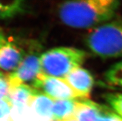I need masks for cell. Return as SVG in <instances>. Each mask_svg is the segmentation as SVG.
Masks as SVG:
<instances>
[{"label":"cell","instance_id":"obj_1","mask_svg":"<svg viewBox=\"0 0 122 121\" xmlns=\"http://www.w3.org/2000/svg\"><path fill=\"white\" fill-rule=\"evenodd\" d=\"M119 4L116 0L67 1L60 6L59 15L67 25L88 28L113 18Z\"/></svg>","mask_w":122,"mask_h":121},{"label":"cell","instance_id":"obj_2","mask_svg":"<svg viewBox=\"0 0 122 121\" xmlns=\"http://www.w3.org/2000/svg\"><path fill=\"white\" fill-rule=\"evenodd\" d=\"M86 41L92 52L102 58L122 57V22H110L95 28Z\"/></svg>","mask_w":122,"mask_h":121},{"label":"cell","instance_id":"obj_3","mask_svg":"<svg viewBox=\"0 0 122 121\" xmlns=\"http://www.w3.org/2000/svg\"><path fill=\"white\" fill-rule=\"evenodd\" d=\"M86 57V52L73 48H53L40 56L41 72L48 76L65 78L71 71L80 67Z\"/></svg>","mask_w":122,"mask_h":121},{"label":"cell","instance_id":"obj_4","mask_svg":"<svg viewBox=\"0 0 122 121\" xmlns=\"http://www.w3.org/2000/svg\"><path fill=\"white\" fill-rule=\"evenodd\" d=\"M32 87L53 100H86L83 95L71 87L65 78L51 77L40 72Z\"/></svg>","mask_w":122,"mask_h":121},{"label":"cell","instance_id":"obj_5","mask_svg":"<svg viewBox=\"0 0 122 121\" xmlns=\"http://www.w3.org/2000/svg\"><path fill=\"white\" fill-rule=\"evenodd\" d=\"M40 54L35 49L31 51L23 59L18 68L6 76L9 90L25 82L34 81L41 72Z\"/></svg>","mask_w":122,"mask_h":121},{"label":"cell","instance_id":"obj_6","mask_svg":"<svg viewBox=\"0 0 122 121\" xmlns=\"http://www.w3.org/2000/svg\"><path fill=\"white\" fill-rule=\"evenodd\" d=\"M24 58V51L11 40L0 46V68L6 71H15Z\"/></svg>","mask_w":122,"mask_h":121},{"label":"cell","instance_id":"obj_7","mask_svg":"<svg viewBox=\"0 0 122 121\" xmlns=\"http://www.w3.org/2000/svg\"><path fill=\"white\" fill-rule=\"evenodd\" d=\"M53 100L39 92L28 102V107L36 121H53Z\"/></svg>","mask_w":122,"mask_h":121},{"label":"cell","instance_id":"obj_8","mask_svg":"<svg viewBox=\"0 0 122 121\" xmlns=\"http://www.w3.org/2000/svg\"><path fill=\"white\" fill-rule=\"evenodd\" d=\"M65 79L71 87L87 98H89V93L94 83L91 74L81 68H77L71 71Z\"/></svg>","mask_w":122,"mask_h":121},{"label":"cell","instance_id":"obj_9","mask_svg":"<svg viewBox=\"0 0 122 121\" xmlns=\"http://www.w3.org/2000/svg\"><path fill=\"white\" fill-rule=\"evenodd\" d=\"M106 107L88 99L78 100L76 103L74 118L77 121H95Z\"/></svg>","mask_w":122,"mask_h":121},{"label":"cell","instance_id":"obj_10","mask_svg":"<svg viewBox=\"0 0 122 121\" xmlns=\"http://www.w3.org/2000/svg\"><path fill=\"white\" fill-rule=\"evenodd\" d=\"M39 92L35 88L26 84L9 90L8 98L12 106L27 105L30 98Z\"/></svg>","mask_w":122,"mask_h":121},{"label":"cell","instance_id":"obj_11","mask_svg":"<svg viewBox=\"0 0 122 121\" xmlns=\"http://www.w3.org/2000/svg\"><path fill=\"white\" fill-rule=\"evenodd\" d=\"M76 101L75 100H53V121H64L74 118Z\"/></svg>","mask_w":122,"mask_h":121},{"label":"cell","instance_id":"obj_12","mask_svg":"<svg viewBox=\"0 0 122 121\" xmlns=\"http://www.w3.org/2000/svg\"><path fill=\"white\" fill-rule=\"evenodd\" d=\"M24 2L20 0L0 2V19L11 18L25 11Z\"/></svg>","mask_w":122,"mask_h":121},{"label":"cell","instance_id":"obj_13","mask_svg":"<svg viewBox=\"0 0 122 121\" xmlns=\"http://www.w3.org/2000/svg\"><path fill=\"white\" fill-rule=\"evenodd\" d=\"M105 80L110 85L122 88V60L111 66L105 72Z\"/></svg>","mask_w":122,"mask_h":121},{"label":"cell","instance_id":"obj_14","mask_svg":"<svg viewBox=\"0 0 122 121\" xmlns=\"http://www.w3.org/2000/svg\"><path fill=\"white\" fill-rule=\"evenodd\" d=\"M105 98L115 113L122 119V93H107Z\"/></svg>","mask_w":122,"mask_h":121},{"label":"cell","instance_id":"obj_15","mask_svg":"<svg viewBox=\"0 0 122 121\" xmlns=\"http://www.w3.org/2000/svg\"><path fill=\"white\" fill-rule=\"evenodd\" d=\"M11 109V105L8 97L0 100V121H12Z\"/></svg>","mask_w":122,"mask_h":121},{"label":"cell","instance_id":"obj_16","mask_svg":"<svg viewBox=\"0 0 122 121\" xmlns=\"http://www.w3.org/2000/svg\"><path fill=\"white\" fill-rule=\"evenodd\" d=\"M110 108L106 107L101 112L95 121H122V118L120 117L114 112L110 110Z\"/></svg>","mask_w":122,"mask_h":121},{"label":"cell","instance_id":"obj_17","mask_svg":"<svg viewBox=\"0 0 122 121\" xmlns=\"http://www.w3.org/2000/svg\"><path fill=\"white\" fill-rule=\"evenodd\" d=\"M9 92V86L6 76L3 74L0 75V100L8 97Z\"/></svg>","mask_w":122,"mask_h":121},{"label":"cell","instance_id":"obj_18","mask_svg":"<svg viewBox=\"0 0 122 121\" xmlns=\"http://www.w3.org/2000/svg\"><path fill=\"white\" fill-rule=\"evenodd\" d=\"M6 41V40L5 39V35H4L3 32H2V30L0 29V46H1Z\"/></svg>","mask_w":122,"mask_h":121},{"label":"cell","instance_id":"obj_19","mask_svg":"<svg viewBox=\"0 0 122 121\" xmlns=\"http://www.w3.org/2000/svg\"><path fill=\"white\" fill-rule=\"evenodd\" d=\"M77 121L74 118H71V119H70L66 120V121Z\"/></svg>","mask_w":122,"mask_h":121},{"label":"cell","instance_id":"obj_20","mask_svg":"<svg viewBox=\"0 0 122 121\" xmlns=\"http://www.w3.org/2000/svg\"><path fill=\"white\" fill-rule=\"evenodd\" d=\"M1 74H1V73H0V75H1Z\"/></svg>","mask_w":122,"mask_h":121},{"label":"cell","instance_id":"obj_21","mask_svg":"<svg viewBox=\"0 0 122 121\" xmlns=\"http://www.w3.org/2000/svg\"></svg>","mask_w":122,"mask_h":121}]
</instances>
